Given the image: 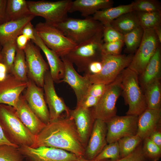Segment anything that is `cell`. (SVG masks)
I'll return each mask as SVG.
<instances>
[{
    "instance_id": "8",
    "label": "cell",
    "mask_w": 161,
    "mask_h": 161,
    "mask_svg": "<svg viewBox=\"0 0 161 161\" xmlns=\"http://www.w3.org/2000/svg\"><path fill=\"white\" fill-rule=\"evenodd\" d=\"M121 73L114 81L106 85L104 93L98 103L91 108L95 120L106 122L116 115V103L122 92Z\"/></svg>"
},
{
    "instance_id": "1",
    "label": "cell",
    "mask_w": 161,
    "mask_h": 161,
    "mask_svg": "<svg viewBox=\"0 0 161 161\" xmlns=\"http://www.w3.org/2000/svg\"><path fill=\"white\" fill-rule=\"evenodd\" d=\"M51 147L71 152L78 157L85 156L86 146L70 115L50 122L36 136L32 147Z\"/></svg>"
},
{
    "instance_id": "10",
    "label": "cell",
    "mask_w": 161,
    "mask_h": 161,
    "mask_svg": "<svg viewBox=\"0 0 161 161\" xmlns=\"http://www.w3.org/2000/svg\"><path fill=\"white\" fill-rule=\"evenodd\" d=\"M160 45L154 29L144 30L141 43L128 67L141 75Z\"/></svg>"
},
{
    "instance_id": "42",
    "label": "cell",
    "mask_w": 161,
    "mask_h": 161,
    "mask_svg": "<svg viewBox=\"0 0 161 161\" xmlns=\"http://www.w3.org/2000/svg\"><path fill=\"white\" fill-rule=\"evenodd\" d=\"M106 85L101 83L92 84L87 95L100 98L106 90Z\"/></svg>"
},
{
    "instance_id": "37",
    "label": "cell",
    "mask_w": 161,
    "mask_h": 161,
    "mask_svg": "<svg viewBox=\"0 0 161 161\" xmlns=\"http://www.w3.org/2000/svg\"><path fill=\"white\" fill-rule=\"evenodd\" d=\"M142 150L148 160L157 161L161 157V148L153 143L149 137L143 140Z\"/></svg>"
},
{
    "instance_id": "12",
    "label": "cell",
    "mask_w": 161,
    "mask_h": 161,
    "mask_svg": "<svg viewBox=\"0 0 161 161\" xmlns=\"http://www.w3.org/2000/svg\"><path fill=\"white\" fill-rule=\"evenodd\" d=\"M18 149L24 161H78V157L74 154L59 148L45 146L32 148L22 145Z\"/></svg>"
},
{
    "instance_id": "45",
    "label": "cell",
    "mask_w": 161,
    "mask_h": 161,
    "mask_svg": "<svg viewBox=\"0 0 161 161\" xmlns=\"http://www.w3.org/2000/svg\"><path fill=\"white\" fill-rule=\"evenodd\" d=\"M149 138L153 143L161 148V127L153 132Z\"/></svg>"
},
{
    "instance_id": "50",
    "label": "cell",
    "mask_w": 161,
    "mask_h": 161,
    "mask_svg": "<svg viewBox=\"0 0 161 161\" xmlns=\"http://www.w3.org/2000/svg\"><path fill=\"white\" fill-rule=\"evenodd\" d=\"M108 160H90L85 159L84 157H78V161H107Z\"/></svg>"
},
{
    "instance_id": "47",
    "label": "cell",
    "mask_w": 161,
    "mask_h": 161,
    "mask_svg": "<svg viewBox=\"0 0 161 161\" xmlns=\"http://www.w3.org/2000/svg\"><path fill=\"white\" fill-rule=\"evenodd\" d=\"M30 40L28 38L23 35H19L16 39L17 48L20 49L24 50L28 42Z\"/></svg>"
},
{
    "instance_id": "15",
    "label": "cell",
    "mask_w": 161,
    "mask_h": 161,
    "mask_svg": "<svg viewBox=\"0 0 161 161\" xmlns=\"http://www.w3.org/2000/svg\"><path fill=\"white\" fill-rule=\"evenodd\" d=\"M25 90L22 95L30 108L43 122L48 124L50 122V117L43 88L28 79Z\"/></svg>"
},
{
    "instance_id": "6",
    "label": "cell",
    "mask_w": 161,
    "mask_h": 161,
    "mask_svg": "<svg viewBox=\"0 0 161 161\" xmlns=\"http://www.w3.org/2000/svg\"><path fill=\"white\" fill-rule=\"evenodd\" d=\"M72 1L61 0L56 1L45 0L27 1L31 15L41 16L45 22L55 26L68 17Z\"/></svg>"
},
{
    "instance_id": "40",
    "label": "cell",
    "mask_w": 161,
    "mask_h": 161,
    "mask_svg": "<svg viewBox=\"0 0 161 161\" xmlns=\"http://www.w3.org/2000/svg\"><path fill=\"white\" fill-rule=\"evenodd\" d=\"M123 41L119 40L109 43H103L102 46V53L112 55L120 54L124 45Z\"/></svg>"
},
{
    "instance_id": "29",
    "label": "cell",
    "mask_w": 161,
    "mask_h": 161,
    "mask_svg": "<svg viewBox=\"0 0 161 161\" xmlns=\"http://www.w3.org/2000/svg\"><path fill=\"white\" fill-rule=\"evenodd\" d=\"M110 24L123 35L140 26L137 16L134 11L121 15L112 21Z\"/></svg>"
},
{
    "instance_id": "44",
    "label": "cell",
    "mask_w": 161,
    "mask_h": 161,
    "mask_svg": "<svg viewBox=\"0 0 161 161\" xmlns=\"http://www.w3.org/2000/svg\"><path fill=\"white\" fill-rule=\"evenodd\" d=\"M21 35H24L31 41L35 40V27L31 21L29 22L21 30Z\"/></svg>"
},
{
    "instance_id": "22",
    "label": "cell",
    "mask_w": 161,
    "mask_h": 161,
    "mask_svg": "<svg viewBox=\"0 0 161 161\" xmlns=\"http://www.w3.org/2000/svg\"><path fill=\"white\" fill-rule=\"evenodd\" d=\"M161 109L147 108L138 116L137 135L143 140L161 127Z\"/></svg>"
},
{
    "instance_id": "7",
    "label": "cell",
    "mask_w": 161,
    "mask_h": 161,
    "mask_svg": "<svg viewBox=\"0 0 161 161\" xmlns=\"http://www.w3.org/2000/svg\"><path fill=\"white\" fill-rule=\"evenodd\" d=\"M134 54H121L112 55L102 53L101 71L94 75H84L92 84L101 83L107 85L114 81L125 69L128 67Z\"/></svg>"
},
{
    "instance_id": "14",
    "label": "cell",
    "mask_w": 161,
    "mask_h": 161,
    "mask_svg": "<svg viewBox=\"0 0 161 161\" xmlns=\"http://www.w3.org/2000/svg\"><path fill=\"white\" fill-rule=\"evenodd\" d=\"M54 82L49 71L45 75L43 89L45 100L49 108L50 122L70 115V110L57 94Z\"/></svg>"
},
{
    "instance_id": "26",
    "label": "cell",
    "mask_w": 161,
    "mask_h": 161,
    "mask_svg": "<svg viewBox=\"0 0 161 161\" xmlns=\"http://www.w3.org/2000/svg\"><path fill=\"white\" fill-rule=\"evenodd\" d=\"M132 6L131 2L128 4L121 5L101 10L97 12L92 17L103 26L110 24L112 21L121 15L133 11Z\"/></svg>"
},
{
    "instance_id": "2",
    "label": "cell",
    "mask_w": 161,
    "mask_h": 161,
    "mask_svg": "<svg viewBox=\"0 0 161 161\" xmlns=\"http://www.w3.org/2000/svg\"><path fill=\"white\" fill-rule=\"evenodd\" d=\"M0 125L6 139L17 148L22 145L32 147L35 143L36 136L21 122L13 107L0 104Z\"/></svg>"
},
{
    "instance_id": "41",
    "label": "cell",
    "mask_w": 161,
    "mask_h": 161,
    "mask_svg": "<svg viewBox=\"0 0 161 161\" xmlns=\"http://www.w3.org/2000/svg\"><path fill=\"white\" fill-rule=\"evenodd\" d=\"M142 150V143L132 153L123 158L116 160L107 161H148Z\"/></svg>"
},
{
    "instance_id": "48",
    "label": "cell",
    "mask_w": 161,
    "mask_h": 161,
    "mask_svg": "<svg viewBox=\"0 0 161 161\" xmlns=\"http://www.w3.org/2000/svg\"><path fill=\"white\" fill-rule=\"evenodd\" d=\"M10 145L18 148L16 146L10 143L6 139L0 125V145Z\"/></svg>"
},
{
    "instance_id": "21",
    "label": "cell",
    "mask_w": 161,
    "mask_h": 161,
    "mask_svg": "<svg viewBox=\"0 0 161 161\" xmlns=\"http://www.w3.org/2000/svg\"><path fill=\"white\" fill-rule=\"evenodd\" d=\"M35 40L31 41L44 54L48 62L51 76L54 83H61L64 74L65 67L63 62L56 52L46 46L35 30Z\"/></svg>"
},
{
    "instance_id": "34",
    "label": "cell",
    "mask_w": 161,
    "mask_h": 161,
    "mask_svg": "<svg viewBox=\"0 0 161 161\" xmlns=\"http://www.w3.org/2000/svg\"><path fill=\"white\" fill-rule=\"evenodd\" d=\"M17 48L16 40L8 42L2 46L1 63L5 65L7 74L11 73Z\"/></svg>"
},
{
    "instance_id": "13",
    "label": "cell",
    "mask_w": 161,
    "mask_h": 161,
    "mask_svg": "<svg viewBox=\"0 0 161 161\" xmlns=\"http://www.w3.org/2000/svg\"><path fill=\"white\" fill-rule=\"evenodd\" d=\"M138 116H115L106 122L107 126L106 140L109 144L127 136L137 134Z\"/></svg>"
},
{
    "instance_id": "46",
    "label": "cell",
    "mask_w": 161,
    "mask_h": 161,
    "mask_svg": "<svg viewBox=\"0 0 161 161\" xmlns=\"http://www.w3.org/2000/svg\"><path fill=\"white\" fill-rule=\"evenodd\" d=\"M7 0H0V25L6 22Z\"/></svg>"
},
{
    "instance_id": "38",
    "label": "cell",
    "mask_w": 161,
    "mask_h": 161,
    "mask_svg": "<svg viewBox=\"0 0 161 161\" xmlns=\"http://www.w3.org/2000/svg\"><path fill=\"white\" fill-rule=\"evenodd\" d=\"M120 158V149L117 141L107 144L94 160H101L110 159L111 160L114 161Z\"/></svg>"
},
{
    "instance_id": "20",
    "label": "cell",
    "mask_w": 161,
    "mask_h": 161,
    "mask_svg": "<svg viewBox=\"0 0 161 161\" xmlns=\"http://www.w3.org/2000/svg\"><path fill=\"white\" fill-rule=\"evenodd\" d=\"M14 108L18 117L33 135L37 136L46 126L30 109L22 94Z\"/></svg>"
},
{
    "instance_id": "30",
    "label": "cell",
    "mask_w": 161,
    "mask_h": 161,
    "mask_svg": "<svg viewBox=\"0 0 161 161\" xmlns=\"http://www.w3.org/2000/svg\"><path fill=\"white\" fill-rule=\"evenodd\" d=\"M10 74L19 80L28 82L27 67L24 50L17 48Z\"/></svg>"
},
{
    "instance_id": "25",
    "label": "cell",
    "mask_w": 161,
    "mask_h": 161,
    "mask_svg": "<svg viewBox=\"0 0 161 161\" xmlns=\"http://www.w3.org/2000/svg\"><path fill=\"white\" fill-rule=\"evenodd\" d=\"M161 46L157 49L147 65L143 73L140 75V82L143 88L148 83L157 79H161Z\"/></svg>"
},
{
    "instance_id": "18",
    "label": "cell",
    "mask_w": 161,
    "mask_h": 161,
    "mask_svg": "<svg viewBox=\"0 0 161 161\" xmlns=\"http://www.w3.org/2000/svg\"><path fill=\"white\" fill-rule=\"evenodd\" d=\"M106 123L101 120H95L92 132L85 148L86 159H94L107 144Z\"/></svg>"
},
{
    "instance_id": "33",
    "label": "cell",
    "mask_w": 161,
    "mask_h": 161,
    "mask_svg": "<svg viewBox=\"0 0 161 161\" xmlns=\"http://www.w3.org/2000/svg\"><path fill=\"white\" fill-rule=\"evenodd\" d=\"M142 139L137 135L125 137L118 141L120 158L133 152L142 143Z\"/></svg>"
},
{
    "instance_id": "5",
    "label": "cell",
    "mask_w": 161,
    "mask_h": 161,
    "mask_svg": "<svg viewBox=\"0 0 161 161\" xmlns=\"http://www.w3.org/2000/svg\"><path fill=\"white\" fill-rule=\"evenodd\" d=\"M103 30L88 40L77 45L65 56L79 72H84L92 62L101 60Z\"/></svg>"
},
{
    "instance_id": "31",
    "label": "cell",
    "mask_w": 161,
    "mask_h": 161,
    "mask_svg": "<svg viewBox=\"0 0 161 161\" xmlns=\"http://www.w3.org/2000/svg\"><path fill=\"white\" fill-rule=\"evenodd\" d=\"M134 12L137 16L140 26L143 30L154 29L161 26V12Z\"/></svg>"
},
{
    "instance_id": "32",
    "label": "cell",
    "mask_w": 161,
    "mask_h": 161,
    "mask_svg": "<svg viewBox=\"0 0 161 161\" xmlns=\"http://www.w3.org/2000/svg\"><path fill=\"white\" fill-rule=\"evenodd\" d=\"M144 30L140 26L124 35L123 41L126 51L130 54L135 52L142 40Z\"/></svg>"
},
{
    "instance_id": "17",
    "label": "cell",
    "mask_w": 161,
    "mask_h": 161,
    "mask_svg": "<svg viewBox=\"0 0 161 161\" xmlns=\"http://www.w3.org/2000/svg\"><path fill=\"white\" fill-rule=\"evenodd\" d=\"M27 85L28 82L21 81L12 74H7L5 78L0 81V104L15 107L22 92Z\"/></svg>"
},
{
    "instance_id": "28",
    "label": "cell",
    "mask_w": 161,
    "mask_h": 161,
    "mask_svg": "<svg viewBox=\"0 0 161 161\" xmlns=\"http://www.w3.org/2000/svg\"><path fill=\"white\" fill-rule=\"evenodd\" d=\"M147 108L159 109L161 106L160 79H157L147 84L144 89Z\"/></svg>"
},
{
    "instance_id": "9",
    "label": "cell",
    "mask_w": 161,
    "mask_h": 161,
    "mask_svg": "<svg viewBox=\"0 0 161 161\" xmlns=\"http://www.w3.org/2000/svg\"><path fill=\"white\" fill-rule=\"evenodd\" d=\"M35 30L46 46L60 58L65 56L77 46L56 27L45 22L38 23Z\"/></svg>"
},
{
    "instance_id": "49",
    "label": "cell",
    "mask_w": 161,
    "mask_h": 161,
    "mask_svg": "<svg viewBox=\"0 0 161 161\" xmlns=\"http://www.w3.org/2000/svg\"><path fill=\"white\" fill-rule=\"evenodd\" d=\"M160 43H161V26L155 27L154 29Z\"/></svg>"
},
{
    "instance_id": "52",
    "label": "cell",
    "mask_w": 161,
    "mask_h": 161,
    "mask_svg": "<svg viewBox=\"0 0 161 161\" xmlns=\"http://www.w3.org/2000/svg\"><path fill=\"white\" fill-rule=\"evenodd\" d=\"M2 46L0 45V62H1L2 61V56L1 53V51Z\"/></svg>"
},
{
    "instance_id": "39",
    "label": "cell",
    "mask_w": 161,
    "mask_h": 161,
    "mask_svg": "<svg viewBox=\"0 0 161 161\" xmlns=\"http://www.w3.org/2000/svg\"><path fill=\"white\" fill-rule=\"evenodd\" d=\"M124 35L113 27L111 24L103 26V40L107 43L119 40L123 41Z\"/></svg>"
},
{
    "instance_id": "36",
    "label": "cell",
    "mask_w": 161,
    "mask_h": 161,
    "mask_svg": "<svg viewBox=\"0 0 161 161\" xmlns=\"http://www.w3.org/2000/svg\"><path fill=\"white\" fill-rule=\"evenodd\" d=\"M0 161H24L18 148L7 145H0Z\"/></svg>"
},
{
    "instance_id": "35",
    "label": "cell",
    "mask_w": 161,
    "mask_h": 161,
    "mask_svg": "<svg viewBox=\"0 0 161 161\" xmlns=\"http://www.w3.org/2000/svg\"><path fill=\"white\" fill-rule=\"evenodd\" d=\"M133 11L161 12V4L157 0H135L132 2Z\"/></svg>"
},
{
    "instance_id": "3",
    "label": "cell",
    "mask_w": 161,
    "mask_h": 161,
    "mask_svg": "<svg viewBox=\"0 0 161 161\" xmlns=\"http://www.w3.org/2000/svg\"><path fill=\"white\" fill-rule=\"evenodd\" d=\"M55 26L77 45L102 31L103 26L89 16L83 19L67 17Z\"/></svg>"
},
{
    "instance_id": "19",
    "label": "cell",
    "mask_w": 161,
    "mask_h": 161,
    "mask_svg": "<svg viewBox=\"0 0 161 161\" xmlns=\"http://www.w3.org/2000/svg\"><path fill=\"white\" fill-rule=\"evenodd\" d=\"M70 116L73 119L79 134L86 147L95 120L91 108L76 107L70 110Z\"/></svg>"
},
{
    "instance_id": "11",
    "label": "cell",
    "mask_w": 161,
    "mask_h": 161,
    "mask_svg": "<svg viewBox=\"0 0 161 161\" xmlns=\"http://www.w3.org/2000/svg\"><path fill=\"white\" fill-rule=\"evenodd\" d=\"M27 67L28 78L38 86L43 88L46 72L49 66L44 59L40 49L30 40L24 49Z\"/></svg>"
},
{
    "instance_id": "4",
    "label": "cell",
    "mask_w": 161,
    "mask_h": 161,
    "mask_svg": "<svg viewBox=\"0 0 161 161\" xmlns=\"http://www.w3.org/2000/svg\"><path fill=\"white\" fill-rule=\"evenodd\" d=\"M122 93L125 104L128 106L126 115L138 116L147 106L144 94L140 87L138 75L127 67L122 72Z\"/></svg>"
},
{
    "instance_id": "51",
    "label": "cell",
    "mask_w": 161,
    "mask_h": 161,
    "mask_svg": "<svg viewBox=\"0 0 161 161\" xmlns=\"http://www.w3.org/2000/svg\"><path fill=\"white\" fill-rule=\"evenodd\" d=\"M7 74L6 73L0 72V81L3 80L6 77Z\"/></svg>"
},
{
    "instance_id": "43",
    "label": "cell",
    "mask_w": 161,
    "mask_h": 161,
    "mask_svg": "<svg viewBox=\"0 0 161 161\" xmlns=\"http://www.w3.org/2000/svg\"><path fill=\"white\" fill-rule=\"evenodd\" d=\"M102 66L101 60L93 61L89 65L84 72V75L97 74L101 71Z\"/></svg>"
},
{
    "instance_id": "23",
    "label": "cell",
    "mask_w": 161,
    "mask_h": 161,
    "mask_svg": "<svg viewBox=\"0 0 161 161\" xmlns=\"http://www.w3.org/2000/svg\"><path fill=\"white\" fill-rule=\"evenodd\" d=\"M112 0H75L72 1L69 13L79 12L85 18L101 10L112 7Z\"/></svg>"
},
{
    "instance_id": "27",
    "label": "cell",
    "mask_w": 161,
    "mask_h": 161,
    "mask_svg": "<svg viewBox=\"0 0 161 161\" xmlns=\"http://www.w3.org/2000/svg\"><path fill=\"white\" fill-rule=\"evenodd\" d=\"M31 15L27 1L7 0L6 22L22 19Z\"/></svg>"
},
{
    "instance_id": "24",
    "label": "cell",
    "mask_w": 161,
    "mask_h": 161,
    "mask_svg": "<svg viewBox=\"0 0 161 161\" xmlns=\"http://www.w3.org/2000/svg\"><path fill=\"white\" fill-rule=\"evenodd\" d=\"M35 17L31 15L20 19L6 22L0 25V45L16 40L24 27Z\"/></svg>"
},
{
    "instance_id": "16",
    "label": "cell",
    "mask_w": 161,
    "mask_h": 161,
    "mask_svg": "<svg viewBox=\"0 0 161 161\" xmlns=\"http://www.w3.org/2000/svg\"><path fill=\"white\" fill-rule=\"evenodd\" d=\"M61 58L65 67L64 76L61 82L67 83L73 89L76 97L78 106L87 95L92 83L86 77L80 75L75 69L72 64L65 56Z\"/></svg>"
}]
</instances>
